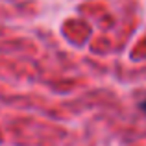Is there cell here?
Wrapping results in <instances>:
<instances>
[{"label":"cell","mask_w":146,"mask_h":146,"mask_svg":"<svg viewBox=\"0 0 146 146\" xmlns=\"http://www.w3.org/2000/svg\"><path fill=\"white\" fill-rule=\"evenodd\" d=\"M141 107H143V111H144V113H146V100H144L143 104H141Z\"/></svg>","instance_id":"6da1fadb"}]
</instances>
